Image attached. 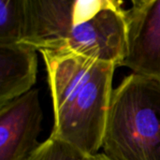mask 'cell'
<instances>
[{"label":"cell","mask_w":160,"mask_h":160,"mask_svg":"<svg viewBox=\"0 0 160 160\" xmlns=\"http://www.w3.org/2000/svg\"><path fill=\"white\" fill-rule=\"evenodd\" d=\"M39 52L46 65L53 108L51 137L87 155H98L116 66L69 52Z\"/></svg>","instance_id":"cell-1"},{"label":"cell","mask_w":160,"mask_h":160,"mask_svg":"<svg viewBox=\"0 0 160 160\" xmlns=\"http://www.w3.org/2000/svg\"><path fill=\"white\" fill-rule=\"evenodd\" d=\"M27 160H95L94 156L87 155L72 145L49 137L40 143Z\"/></svg>","instance_id":"cell-9"},{"label":"cell","mask_w":160,"mask_h":160,"mask_svg":"<svg viewBox=\"0 0 160 160\" xmlns=\"http://www.w3.org/2000/svg\"><path fill=\"white\" fill-rule=\"evenodd\" d=\"M42 111L39 93L32 89L0 106V160H27L39 146Z\"/></svg>","instance_id":"cell-5"},{"label":"cell","mask_w":160,"mask_h":160,"mask_svg":"<svg viewBox=\"0 0 160 160\" xmlns=\"http://www.w3.org/2000/svg\"><path fill=\"white\" fill-rule=\"evenodd\" d=\"M94 158L95 160H108L103 154H98V155L94 156Z\"/></svg>","instance_id":"cell-10"},{"label":"cell","mask_w":160,"mask_h":160,"mask_svg":"<svg viewBox=\"0 0 160 160\" xmlns=\"http://www.w3.org/2000/svg\"><path fill=\"white\" fill-rule=\"evenodd\" d=\"M26 26L25 0H0V46L22 43Z\"/></svg>","instance_id":"cell-8"},{"label":"cell","mask_w":160,"mask_h":160,"mask_svg":"<svg viewBox=\"0 0 160 160\" xmlns=\"http://www.w3.org/2000/svg\"><path fill=\"white\" fill-rule=\"evenodd\" d=\"M101 148L108 160H160V80L132 73L113 89Z\"/></svg>","instance_id":"cell-2"},{"label":"cell","mask_w":160,"mask_h":160,"mask_svg":"<svg viewBox=\"0 0 160 160\" xmlns=\"http://www.w3.org/2000/svg\"><path fill=\"white\" fill-rule=\"evenodd\" d=\"M128 23L123 2L109 0L90 19L73 24L53 51L78 54L121 67L127 52Z\"/></svg>","instance_id":"cell-3"},{"label":"cell","mask_w":160,"mask_h":160,"mask_svg":"<svg viewBox=\"0 0 160 160\" xmlns=\"http://www.w3.org/2000/svg\"><path fill=\"white\" fill-rule=\"evenodd\" d=\"M126 10L127 52L121 67L160 80V0H134Z\"/></svg>","instance_id":"cell-4"},{"label":"cell","mask_w":160,"mask_h":160,"mask_svg":"<svg viewBox=\"0 0 160 160\" xmlns=\"http://www.w3.org/2000/svg\"><path fill=\"white\" fill-rule=\"evenodd\" d=\"M75 0H25L27 26L22 42L38 52L53 51L74 24Z\"/></svg>","instance_id":"cell-6"},{"label":"cell","mask_w":160,"mask_h":160,"mask_svg":"<svg viewBox=\"0 0 160 160\" xmlns=\"http://www.w3.org/2000/svg\"><path fill=\"white\" fill-rule=\"evenodd\" d=\"M37 74L35 48L23 43L0 46V106L32 90Z\"/></svg>","instance_id":"cell-7"}]
</instances>
